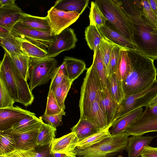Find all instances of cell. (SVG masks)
I'll use <instances>...</instances> for the list:
<instances>
[{
	"label": "cell",
	"instance_id": "21",
	"mask_svg": "<svg viewBox=\"0 0 157 157\" xmlns=\"http://www.w3.org/2000/svg\"><path fill=\"white\" fill-rule=\"evenodd\" d=\"M143 112L142 107L137 109L120 117L112 124L109 131L112 136L125 132L127 128Z\"/></svg>",
	"mask_w": 157,
	"mask_h": 157
},
{
	"label": "cell",
	"instance_id": "17",
	"mask_svg": "<svg viewBox=\"0 0 157 157\" xmlns=\"http://www.w3.org/2000/svg\"><path fill=\"white\" fill-rule=\"evenodd\" d=\"M156 136L135 135L128 137L126 150L128 157H138Z\"/></svg>",
	"mask_w": 157,
	"mask_h": 157
},
{
	"label": "cell",
	"instance_id": "42",
	"mask_svg": "<svg viewBox=\"0 0 157 157\" xmlns=\"http://www.w3.org/2000/svg\"><path fill=\"white\" fill-rule=\"evenodd\" d=\"M66 76L67 77L66 66L63 61L62 64L58 67L51 79L49 90L54 92Z\"/></svg>",
	"mask_w": 157,
	"mask_h": 157
},
{
	"label": "cell",
	"instance_id": "22",
	"mask_svg": "<svg viewBox=\"0 0 157 157\" xmlns=\"http://www.w3.org/2000/svg\"><path fill=\"white\" fill-rule=\"evenodd\" d=\"M18 22L28 27L40 30L50 31V27L47 16H34L23 12Z\"/></svg>",
	"mask_w": 157,
	"mask_h": 157
},
{
	"label": "cell",
	"instance_id": "25",
	"mask_svg": "<svg viewBox=\"0 0 157 157\" xmlns=\"http://www.w3.org/2000/svg\"><path fill=\"white\" fill-rule=\"evenodd\" d=\"M71 130L76 134L78 141L99 131L95 125L87 119H80Z\"/></svg>",
	"mask_w": 157,
	"mask_h": 157
},
{
	"label": "cell",
	"instance_id": "28",
	"mask_svg": "<svg viewBox=\"0 0 157 157\" xmlns=\"http://www.w3.org/2000/svg\"><path fill=\"white\" fill-rule=\"evenodd\" d=\"M38 131L13 135L16 143V149L26 150L36 147H37L36 139Z\"/></svg>",
	"mask_w": 157,
	"mask_h": 157
},
{
	"label": "cell",
	"instance_id": "13",
	"mask_svg": "<svg viewBox=\"0 0 157 157\" xmlns=\"http://www.w3.org/2000/svg\"><path fill=\"white\" fill-rule=\"evenodd\" d=\"M36 115L33 113L16 106L0 108V131H4L26 117Z\"/></svg>",
	"mask_w": 157,
	"mask_h": 157
},
{
	"label": "cell",
	"instance_id": "40",
	"mask_svg": "<svg viewBox=\"0 0 157 157\" xmlns=\"http://www.w3.org/2000/svg\"><path fill=\"white\" fill-rule=\"evenodd\" d=\"M0 108L13 106L15 102L6 86L2 76L0 75Z\"/></svg>",
	"mask_w": 157,
	"mask_h": 157
},
{
	"label": "cell",
	"instance_id": "37",
	"mask_svg": "<svg viewBox=\"0 0 157 157\" xmlns=\"http://www.w3.org/2000/svg\"><path fill=\"white\" fill-rule=\"evenodd\" d=\"M89 17L90 24L95 25L97 27L105 25L107 21L100 8L94 1L91 2Z\"/></svg>",
	"mask_w": 157,
	"mask_h": 157
},
{
	"label": "cell",
	"instance_id": "1",
	"mask_svg": "<svg viewBox=\"0 0 157 157\" xmlns=\"http://www.w3.org/2000/svg\"><path fill=\"white\" fill-rule=\"evenodd\" d=\"M119 3L131 24L132 42L138 51L157 60V29L151 27L143 14L142 0H119Z\"/></svg>",
	"mask_w": 157,
	"mask_h": 157
},
{
	"label": "cell",
	"instance_id": "34",
	"mask_svg": "<svg viewBox=\"0 0 157 157\" xmlns=\"http://www.w3.org/2000/svg\"><path fill=\"white\" fill-rule=\"evenodd\" d=\"M16 141L13 135L0 131V156H4L16 149Z\"/></svg>",
	"mask_w": 157,
	"mask_h": 157
},
{
	"label": "cell",
	"instance_id": "33",
	"mask_svg": "<svg viewBox=\"0 0 157 157\" xmlns=\"http://www.w3.org/2000/svg\"><path fill=\"white\" fill-rule=\"evenodd\" d=\"M111 125L79 141L76 144V148L81 149L90 147L98 143L104 139L110 136L111 135L109 131V129Z\"/></svg>",
	"mask_w": 157,
	"mask_h": 157
},
{
	"label": "cell",
	"instance_id": "43",
	"mask_svg": "<svg viewBox=\"0 0 157 157\" xmlns=\"http://www.w3.org/2000/svg\"><path fill=\"white\" fill-rule=\"evenodd\" d=\"M143 14L149 25L153 28L157 29V15L151 9L148 0H142Z\"/></svg>",
	"mask_w": 157,
	"mask_h": 157
},
{
	"label": "cell",
	"instance_id": "50",
	"mask_svg": "<svg viewBox=\"0 0 157 157\" xmlns=\"http://www.w3.org/2000/svg\"><path fill=\"white\" fill-rule=\"evenodd\" d=\"M14 0H0V7L9 6L15 4Z\"/></svg>",
	"mask_w": 157,
	"mask_h": 157
},
{
	"label": "cell",
	"instance_id": "16",
	"mask_svg": "<svg viewBox=\"0 0 157 157\" xmlns=\"http://www.w3.org/2000/svg\"><path fill=\"white\" fill-rule=\"evenodd\" d=\"M43 122L42 119L38 118L36 115H30L24 118L4 132L15 135L37 131Z\"/></svg>",
	"mask_w": 157,
	"mask_h": 157
},
{
	"label": "cell",
	"instance_id": "6",
	"mask_svg": "<svg viewBox=\"0 0 157 157\" xmlns=\"http://www.w3.org/2000/svg\"><path fill=\"white\" fill-rule=\"evenodd\" d=\"M102 90L98 75L91 65L87 71L81 88L79 106L80 119H88L93 104L99 92Z\"/></svg>",
	"mask_w": 157,
	"mask_h": 157
},
{
	"label": "cell",
	"instance_id": "57",
	"mask_svg": "<svg viewBox=\"0 0 157 157\" xmlns=\"http://www.w3.org/2000/svg\"><path fill=\"white\" fill-rule=\"evenodd\" d=\"M50 157H53V155H52V154H51V155L50 156Z\"/></svg>",
	"mask_w": 157,
	"mask_h": 157
},
{
	"label": "cell",
	"instance_id": "12",
	"mask_svg": "<svg viewBox=\"0 0 157 157\" xmlns=\"http://www.w3.org/2000/svg\"><path fill=\"white\" fill-rule=\"evenodd\" d=\"M56 36L55 40L47 50L48 57L54 58L75 47L78 39L72 29L68 27Z\"/></svg>",
	"mask_w": 157,
	"mask_h": 157
},
{
	"label": "cell",
	"instance_id": "4",
	"mask_svg": "<svg viewBox=\"0 0 157 157\" xmlns=\"http://www.w3.org/2000/svg\"><path fill=\"white\" fill-rule=\"evenodd\" d=\"M129 136L125 132L111 135L90 147L76 148L73 153L78 157H110L126 149Z\"/></svg>",
	"mask_w": 157,
	"mask_h": 157
},
{
	"label": "cell",
	"instance_id": "20",
	"mask_svg": "<svg viewBox=\"0 0 157 157\" xmlns=\"http://www.w3.org/2000/svg\"><path fill=\"white\" fill-rule=\"evenodd\" d=\"M105 37L121 47L127 49L137 51L136 45L114 29L105 25L97 27Z\"/></svg>",
	"mask_w": 157,
	"mask_h": 157
},
{
	"label": "cell",
	"instance_id": "24",
	"mask_svg": "<svg viewBox=\"0 0 157 157\" xmlns=\"http://www.w3.org/2000/svg\"><path fill=\"white\" fill-rule=\"evenodd\" d=\"M89 0H58L53 6L56 9L68 12H74L82 15L88 6Z\"/></svg>",
	"mask_w": 157,
	"mask_h": 157
},
{
	"label": "cell",
	"instance_id": "8",
	"mask_svg": "<svg viewBox=\"0 0 157 157\" xmlns=\"http://www.w3.org/2000/svg\"><path fill=\"white\" fill-rule=\"evenodd\" d=\"M157 95V79L148 88L140 92L131 95H125L119 104L114 122L132 111L148 105Z\"/></svg>",
	"mask_w": 157,
	"mask_h": 157
},
{
	"label": "cell",
	"instance_id": "19",
	"mask_svg": "<svg viewBox=\"0 0 157 157\" xmlns=\"http://www.w3.org/2000/svg\"><path fill=\"white\" fill-rule=\"evenodd\" d=\"M101 102L108 126L111 125L117 112L119 104L113 98L107 86L101 91Z\"/></svg>",
	"mask_w": 157,
	"mask_h": 157
},
{
	"label": "cell",
	"instance_id": "29",
	"mask_svg": "<svg viewBox=\"0 0 157 157\" xmlns=\"http://www.w3.org/2000/svg\"><path fill=\"white\" fill-rule=\"evenodd\" d=\"M20 46L23 54L29 57L43 59L48 57L47 50L19 38L15 37Z\"/></svg>",
	"mask_w": 157,
	"mask_h": 157
},
{
	"label": "cell",
	"instance_id": "39",
	"mask_svg": "<svg viewBox=\"0 0 157 157\" xmlns=\"http://www.w3.org/2000/svg\"><path fill=\"white\" fill-rule=\"evenodd\" d=\"M0 41L1 46L9 55L23 54L18 42L13 36L0 38Z\"/></svg>",
	"mask_w": 157,
	"mask_h": 157
},
{
	"label": "cell",
	"instance_id": "54",
	"mask_svg": "<svg viewBox=\"0 0 157 157\" xmlns=\"http://www.w3.org/2000/svg\"><path fill=\"white\" fill-rule=\"evenodd\" d=\"M66 157H78L75 155H67Z\"/></svg>",
	"mask_w": 157,
	"mask_h": 157
},
{
	"label": "cell",
	"instance_id": "51",
	"mask_svg": "<svg viewBox=\"0 0 157 157\" xmlns=\"http://www.w3.org/2000/svg\"><path fill=\"white\" fill-rule=\"evenodd\" d=\"M148 1L152 10L157 15V0H148Z\"/></svg>",
	"mask_w": 157,
	"mask_h": 157
},
{
	"label": "cell",
	"instance_id": "49",
	"mask_svg": "<svg viewBox=\"0 0 157 157\" xmlns=\"http://www.w3.org/2000/svg\"><path fill=\"white\" fill-rule=\"evenodd\" d=\"M13 36L10 31L0 26V38H4Z\"/></svg>",
	"mask_w": 157,
	"mask_h": 157
},
{
	"label": "cell",
	"instance_id": "53",
	"mask_svg": "<svg viewBox=\"0 0 157 157\" xmlns=\"http://www.w3.org/2000/svg\"><path fill=\"white\" fill-rule=\"evenodd\" d=\"M53 157H66L67 155L63 154L55 153L52 154Z\"/></svg>",
	"mask_w": 157,
	"mask_h": 157
},
{
	"label": "cell",
	"instance_id": "27",
	"mask_svg": "<svg viewBox=\"0 0 157 157\" xmlns=\"http://www.w3.org/2000/svg\"><path fill=\"white\" fill-rule=\"evenodd\" d=\"M127 49L121 50L115 73L122 81L126 77L131 70V63Z\"/></svg>",
	"mask_w": 157,
	"mask_h": 157
},
{
	"label": "cell",
	"instance_id": "5",
	"mask_svg": "<svg viewBox=\"0 0 157 157\" xmlns=\"http://www.w3.org/2000/svg\"><path fill=\"white\" fill-rule=\"evenodd\" d=\"M94 2L114 30L132 42L131 24L121 9L118 0H98Z\"/></svg>",
	"mask_w": 157,
	"mask_h": 157
},
{
	"label": "cell",
	"instance_id": "47",
	"mask_svg": "<svg viewBox=\"0 0 157 157\" xmlns=\"http://www.w3.org/2000/svg\"><path fill=\"white\" fill-rule=\"evenodd\" d=\"M141 157H157V147H146L140 155Z\"/></svg>",
	"mask_w": 157,
	"mask_h": 157
},
{
	"label": "cell",
	"instance_id": "7",
	"mask_svg": "<svg viewBox=\"0 0 157 157\" xmlns=\"http://www.w3.org/2000/svg\"><path fill=\"white\" fill-rule=\"evenodd\" d=\"M58 62L54 58L29 57L28 78L30 90L46 84L51 79L57 69Z\"/></svg>",
	"mask_w": 157,
	"mask_h": 157
},
{
	"label": "cell",
	"instance_id": "52",
	"mask_svg": "<svg viewBox=\"0 0 157 157\" xmlns=\"http://www.w3.org/2000/svg\"><path fill=\"white\" fill-rule=\"evenodd\" d=\"M156 105H157V95L151 101L147 106L151 107Z\"/></svg>",
	"mask_w": 157,
	"mask_h": 157
},
{
	"label": "cell",
	"instance_id": "2",
	"mask_svg": "<svg viewBox=\"0 0 157 157\" xmlns=\"http://www.w3.org/2000/svg\"><path fill=\"white\" fill-rule=\"evenodd\" d=\"M128 52L131 70L122 82L125 95H131L148 88L156 79L157 72L154 59L136 50Z\"/></svg>",
	"mask_w": 157,
	"mask_h": 157
},
{
	"label": "cell",
	"instance_id": "31",
	"mask_svg": "<svg viewBox=\"0 0 157 157\" xmlns=\"http://www.w3.org/2000/svg\"><path fill=\"white\" fill-rule=\"evenodd\" d=\"M97 72L100 80L102 90L106 87L108 82L107 72L101 57L98 47L96 52L94 54L93 60L92 64Z\"/></svg>",
	"mask_w": 157,
	"mask_h": 157
},
{
	"label": "cell",
	"instance_id": "56",
	"mask_svg": "<svg viewBox=\"0 0 157 157\" xmlns=\"http://www.w3.org/2000/svg\"><path fill=\"white\" fill-rule=\"evenodd\" d=\"M0 157H6L4 156H0Z\"/></svg>",
	"mask_w": 157,
	"mask_h": 157
},
{
	"label": "cell",
	"instance_id": "41",
	"mask_svg": "<svg viewBox=\"0 0 157 157\" xmlns=\"http://www.w3.org/2000/svg\"><path fill=\"white\" fill-rule=\"evenodd\" d=\"M64 111L59 105L53 92L49 90L44 113L47 116L55 115L59 114Z\"/></svg>",
	"mask_w": 157,
	"mask_h": 157
},
{
	"label": "cell",
	"instance_id": "44",
	"mask_svg": "<svg viewBox=\"0 0 157 157\" xmlns=\"http://www.w3.org/2000/svg\"><path fill=\"white\" fill-rule=\"evenodd\" d=\"M122 48L116 44L112 50L107 73L108 79L113 74L115 73L120 51Z\"/></svg>",
	"mask_w": 157,
	"mask_h": 157
},
{
	"label": "cell",
	"instance_id": "36",
	"mask_svg": "<svg viewBox=\"0 0 157 157\" xmlns=\"http://www.w3.org/2000/svg\"><path fill=\"white\" fill-rule=\"evenodd\" d=\"M9 55L17 71L27 81L28 79L29 57L24 54Z\"/></svg>",
	"mask_w": 157,
	"mask_h": 157
},
{
	"label": "cell",
	"instance_id": "32",
	"mask_svg": "<svg viewBox=\"0 0 157 157\" xmlns=\"http://www.w3.org/2000/svg\"><path fill=\"white\" fill-rule=\"evenodd\" d=\"M106 86L108 88L113 98L119 104L125 95L122 87V81L115 73L108 79Z\"/></svg>",
	"mask_w": 157,
	"mask_h": 157
},
{
	"label": "cell",
	"instance_id": "3",
	"mask_svg": "<svg viewBox=\"0 0 157 157\" xmlns=\"http://www.w3.org/2000/svg\"><path fill=\"white\" fill-rule=\"evenodd\" d=\"M0 75L3 77L15 102L20 103L25 106L32 104L34 97L27 81L17 71L10 55L5 51L0 63Z\"/></svg>",
	"mask_w": 157,
	"mask_h": 157
},
{
	"label": "cell",
	"instance_id": "55",
	"mask_svg": "<svg viewBox=\"0 0 157 157\" xmlns=\"http://www.w3.org/2000/svg\"><path fill=\"white\" fill-rule=\"evenodd\" d=\"M117 157H123L122 155H118Z\"/></svg>",
	"mask_w": 157,
	"mask_h": 157
},
{
	"label": "cell",
	"instance_id": "46",
	"mask_svg": "<svg viewBox=\"0 0 157 157\" xmlns=\"http://www.w3.org/2000/svg\"><path fill=\"white\" fill-rule=\"evenodd\" d=\"M29 157H50L49 146L42 147L37 146L25 150Z\"/></svg>",
	"mask_w": 157,
	"mask_h": 157
},
{
	"label": "cell",
	"instance_id": "48",
	"mask_svg": "<svg viewBox=\"0 0 157 157\" xmlns=\"http://www.w3.org/2000/svg\"><path fill=\"white\" fill-rule=\"evenodd\" d=\"M4 156L6 157H29L25 150L18 149H15Z\"/></svg>",
	"mask_w": 157,
	"mask_h": 157
},
{
	"label": "cell",
	"instance_id": "45",
	"mask_svg": "<svg viewBox=\"0 0 157 157\" xmlns=\"http://www.w3.org/2000/svg\"><path fill=\"white\" fill-rule=\"evenodd\" d=\"M65 113L66 112L64 111L59 114L55 115L47 116L44 113L39 118L44 120L47 124L56 128V127L62 125V116L65 115Z\"/></svg>",
	"mask_w": 157,
	"mask_h": 157
},
{
	"label": "cell",
	"instance_id": "18",
	"mask_svg": "<svg viewBox=\"0 0 157 157\" xmlns=\"http://www.w3.org/2000/svg\"><path fill=\"white\" fill-rule=\"evenodd\" d=\"M101 91L98 93L93 104L90 116L89 118L87 119L95 125L99 131L102 130L108 126L102 105Z\"/></svg>",
	"mask_w": 157,
	"mask_h": 157
},
{
	"label": "cell",
	"instance_id": "26",
	"mask_svg": "<svg viewBox=\"0 0 157 157\" xmlns=\"http://www.w3.org/2000/svg\"><path fill=\"white\" fill-rule=\"evenodd\" d=\"M56 128L43 122L40 125L36 139L37 146L42 147L49 146L55 138Z\"/></svg>",
	"mask_w": 157,
	"mask_h": 157
},
{
	"label": "cell",
	"instance_id": "11",
	"mask_svg": "<svg viewBox=\"0 0 157 157\" xmlns=\"http://www.w3.org/2000/svg\"><path fill=\"white\" fill-rule=\"evenodd\" d=\"M51 36L58 35L75 22L80 15L74 12H68L58 10L53 6L48 11Z\"/></svg>",
	"mask_w": 157,
	"mask_h": 157
},
{
	"label": "cell",
	"instance_id": "10",
	"mask_svg": "<svg viewBox=\"0 0 157 157\" xmlns=\"http://www.w3.org/2000/svg\"><path fill=\"white\" fill-rule=\"evenodd\" d=\"M157 132V105L146 106L145 110L127 128L125 132L129 136L143 135Z\"/></svg>",
	"mask_w": 157,
	"mask_h": 157
},
{
	"label": "cell",
	"instance_id": "14",
	"mask_svg": "<svg viewBox=\"0 0 157 157\" xmlns=\"http://www.w3.org/2000/svg\"><path fill=\"white\" fill-rule=\"evenodd\" d=\"M78 141L76 134L72 132L59 138H55L49 145L50 154L59 153L67 155H73V152L76 148Z\"/></svg>",
	"mask_w": 157,
	"mask_h": 157
},
{
	"label": "cell",
	"instance_id": "35",
	"mask_svg": "<svg viewBox=\"0 0 157 157\" xmlns=\"http://www.w3.org/2000/svg\"><path fill=\"white\" fill-rule=\"evenodd\" d=\"M72 83L66 76L53 92L59 105L63 110L65 109V101Z\"/></svg>",
	"mask_w": 157,
	"mask_h": 157
},
{
	"label": "cell",
	"instance_id": "30",
	"mask_svg": "<svg viewBox=\"0 0 157 157\" xmlns=\"http://www.w3.org/2000/svg\"><path fill=\"white\" fill-rule=\"evenodd\" d=\"M85 36L87 45L95 53L103 36L96 25L90 24L85 29Z\"/></svg>",
	"mask_w": 157,
	"mask_h": 157
},
{
	"label": "cell",
	"instance_id": "38",
	"mask_svg": "<svg viewBox=\"0 0 157 157\" xmlns=\"http://www.w3.org/2000/svg\"><path fill=\"white\" fill-rule=\"evenodd\" d=\"M116 45L103 36L99 45L101 57L106 68L107 73L112 51Z\"/></svg>",
	"mask_w": 157,
	"mask_h": 157
},
{
	"label": "cell",
	"instance_id": "23",
	"mask_svg": "<svg viewBox=\"0 0 157 157\" xmlns=\"http://www.w3.org/2000/svg\"><path fill=\"white\" fill-rule=\"evenodd\" d=\"M66 64L67 77L73 82L85 70L86 65L84 61L75 58L65 56L63 61Z\"/></svg>",
	"mask_w": 157,
	"mask_h": 157
},
{
	"label": "cell",
	"instance_id": "15",
	"mask_svg": "<svg viewBox=\"0 0 157 157\" xmlns=\"http://www.w3.org/2000/svg\"><path fill=\"white\" fill-rule=\"evenodd\" d=\"M23 12L16 4L0 7V26L10 31Z\"/></svg>",
	"mask_w": 157,
	"mask_h": 157
},
{
	"label": "cell",
	"instance_id": "9",
	"mask_svg": "<svg viewBox=\"0 0 157 157\" xmlns=\"http://www.w3.org/2000/svg\"><path fill=\"white\" fill-rule=\"evenodd\" d=\"M10 32L15 38L24 40L46 50L56 38V36H51L50 31L28 27L18 22L14 25Z\"/></svg>",
	"mask_w": 157,
	"mask_h": 157
}]
</instances>
